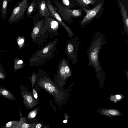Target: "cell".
Returning <instances> with one entry per match:
<instances>
[{
	"label": "cell",
	"instance_id": "cell-1",
	"mask_svg": "<svg viewBox=\"0 0 128 128\" xmlns=\"http://www.w3.org/2000/svg\"><path fill=\"white\" fill-rule=\"evenodd\" d=\"M106 43L104 34L97 32L92 38L87 52L89 60L88 67H93L99 76L104 72L100 64V52L101 48Z\"/></svg>",
	"mask_w": 128,
	"mask_h": 128
},
{
	"label": "cell",
	"instance_id": "cell-2",
	"mask_svg": "<svg viewBox=\"0 0 128 128\" xmlns=\"http://www.w3.org/2000/svg\"><path fill=\"white\" fill-rule=\"evenodd\" d=\"M58 38H55L52 42H48L41 48L40 49L33 54L29 60L30 66H42L50 60L54 58L57 51L56 45Z\"/></svg>",
	"mask_w": 128,
	"mask_h": 128
},
{
	"label": "cell",
	"instance_id": "cell-3",
	"mask_svg": "<svg viewBox=\"0 0 128 128\" xmlns=\"http://www.w3.org/2000/svg\"><path fill=\"white\" fill-rule=\"evenodd\" d=\"M38 84L51 94L57 103L60 104L65 100L66 94L48 78L46 77H40Z\"/></svg>",
	"mask_w": 128,
	"mask_h": 128
},
{
	"label": "cell",
	"instance_id": "cell-4",
	"mask_svg": "<svg viewBox=\"0 0 128 128\" xmlns=\"http://www.w3.org/2000/svg\"><path fill=\"white\" fill-rule=\"evenodd\" d=\"M55 8L60 16L64 22L68 24L73 22L72 18H77L82 15L80 10H73L64 5L58 0H53Z\"/></svg>",
	"mask_w": 128,
	"mask_h": 128
},
{
	"label": "cell",
	"instance_id": "cell-5",
	"mask_svg": "<svg viewBox=\"0 0 128 128\" xmlns=\"http://www.w3.org/2000/svg\"><path fill=\"white\" fill-rule=\"evenodd\" d=\"M45 22L44 18L39 20L34 25L31 32V36L32 43H36L40 48L44 46V42L48 38L49 35L45 33L42 29Z\"/></svg>",
	"mask_w": 128,
	"mask_h": 128
},
{
	"label": "cell",
	"instance_id": "cell-6",
	"mask_svg": "<svg viewBox=\"0 0 128 128\" xmlns=\"http://www.w3.org/2000/svg\"><path fill=\"white\" fill-rule=\"evenodd\" d=\"M80 42V39L77 36L68 40L66 43L65 51L67 56L74 65L76 64L78 49Z\"/></svg>",
	"mask_w": 128,
	"mask_h": 128
},
{
	"label": "cell",
	"instance_id": "cell-7",
	"mask_svg": "<svg viewBox=\"0 0 128 128\" xmlns=\"http://www.w3.org/2000/svg\"><path fill=\"white\" fill-rule=\"evenodd\" d=\"M50 14L53 18L57 21L61 26L64 29L68 34L70 39L72 38L74 34L71 28L62 20L56 10L55 7L52 4L51 0H45Z\"/></svg>",
	"mask_w": 128,
	"mask_h": 128
},
{
	"label": "cell",
	"instance_id": "cell-8",
	"mask_svg": "<svg viewBox=\"0 0 128 128\" xmlns=\"http://www.w3.org/2000/svg\"><path fill=\"white\" fill-rule=\"evenodd\" d=\"M29 0H22L18 2V6L15 8L10 17L8 22H15L22 19L24 17L25 13L30 4Z\"/></svg>",
	"mask_w": 128,
	"mask_h": 128
},
{
	"label": "cell",
	"instance_id": "cell-9",
	"mask_svg": "<svg viewBox=\"0 0 128 128\" xmlns=\"http://www.w3.org/2000/svg\"><path fill=\"white\" fill-rule=\"evenodd\" d=\"M45 24L43 28L48 32L51 38L53 36L56 37L59 35L58 32L59 24L58 22L52 17H45Z\"/></svg>",
	"mask_w": 128,
	"mask_h": 128
},
{
	"label": "cell",
	"instance_id": "cell-10",
	"mask_svg": "<svg viewBox=\"0 0 128 128\" xmlns=\"http://www.w3.org/2000/svg\"><path fill=\"white\" fill-rule=\"evenodd\" d=\"M102 6V4L100 3L94 8L90 10H88L86 9H84V10L86 12L87 14L80 24V26L82 27H83L90 23L98 14Z\"/></svg>",
	"mask_w": 128,
	"mask_h": 128
},
{
	"label": "cell",
	"instance_id": "cell-11",
	"mask_svg": "<svg viewBox=\"0 0 128 128\" xmlns=\"http://www.w3.org/2000/svg\"><path fill=\"white\" fill-rule=\"evenodd\" d=\"M66 59L64 58L59 62L57 75L58 83L60 87L63 86L65 84V64Z\"/></svg>",
	"mask_w": 128,
	"mask_h": 128
},
{
	"label": "cell",
	"instance_id": "cell-12",
	"mask_svg": "<svg viewBox=\"0 0 128 128\" xmlns=\"http://www.w3.org/2000/svg\"><path fill=\"white\" fill-rule=\"evenodd\" d=\"M38 12L42 17H51L45 0H37Z\"/></svg>",
	"mask_w": 128,
	"mask_h": 128
},
{
	"label": "cell",
	"instance_id": "cell-13",
	"mask_svg": "<svg viewBox=\"0 0 128 128\" xmlns=\"http://www.w3.org/2000/svg\"><path fill=\"white\" fill-rule=\"evenodd\" d=\"M119 4L120 11L123 18L124 33L128 36V17L126 9L123 3L120 1Z\"/></svg>",
	"mask_w": 128,
	"mask_h": 128
},
{
	"label": "cell",
	"instance_id": "cell-14",
	"mask_svg": "<svg viewBox=\"0 0 128 128\" xmlns=\"http://www.w3.org/2000/svg\"><path fill=\"white\" fill-rule=\"evenodd\" d=\"M23 96L24 104L28 108H32L38 104L37 102L31 94H26Z\"/></svg>",
	"mask_w": 128,
	"mask_h": 128
},
{
	"label": "cell",
	"instance_id": "cell-15",
	"mask_svg": "<svg viewBox=\"0 0 128 128\" xmlns=\"http://www.w3.org/2000/svg\"><path fill=\"white\" fill-rule=\"evenodd\" d=\"M0 95L12 101L16 100L14 96L10 92L1 87H0Z\"/></svg>",
	"mask_w": 128,
	"mask_h": 128
},
{
	"label": "cell",
	"instance_id": "cell-16",
	"mask_svg": "<svg viewBox=\"0 0 128 128\" xmlns=\"http://www.w3.org/2000/svg\"><path fill=\"white\" fill-rule=\"evenodd\" d=\"M37 8V0H33L30 4L27 12V16L28 18H30L32 16L33 14Z\"/></svg>",
	"mask_w": 128,
	"mask_h": 128
},
{
	"label": "cell",
	"instance_id": "cell-17",
	"mask_svg": "<svg viewBox=\"0 0 128 128\" xmlns=\"http://www.w3.org/2000/svg\"><path fill=\"white\" fill-rule=\"evenodd\" d=\"M95 1V0H73L72 3L76 2L82 6L86 7L89 4H94Z\"/></svg>",
	"mask_w": 128,
	"mask_h": 128
},
{
	"label": "cell",
	"instance_id": "cell-18",
	"mask_svg": "<svg viewBox=\"0 0 128 128\" xmlns=\"http://www.w3.org/2000/svg\"><path fill=\"white\" fill-rule=\"evenodd\" d=\"M65 80L66 81L69 77L72 75V71L70 64L68 61L66 60L65 64Z\"/></svg>",
	"mask_w": 128,
	"mask_h": 128
},
{
	"label": "cell",
	"instance_id": "cell-19",
	"mask_svg": "<svg viewBox=\"0 0 128 128\" xmlns=\"http://www.w3.org/2000/svg\"><path fill=\"white\" fill-rule=\"evenodd\" d=\"M8 0H3L1 13L2 17L4 20L7 14Z\"/></svg>",
	"mask_w": 128,
	"mask_h": 128
},
{
	"label": "cell",
	"instance_id": "cell-20",
	"mask_svg": "<svg viewBox=\"0 0 128 128\" xmlns=\"http://www.w3.org/2000/svg\"><path fill=\"white\" fill-rule=\"evenodd\" d=\"M103 114L110 116H117L120 115V113L117 111L115 110H105L102 112Z\"/></svg>",
	"mask_w": 128,
	"mask_h": 128
},
{
	"label": "cell",
	"instance_id": "cell-21",
	"mask_svg": "<svg viewBox=\"0 0 128 128\" xmlns=\"http://www.w3.org/2000/svg\"><path fill=\"white\" fill-rule=\"evenodd\" d=\"M18 123L19 121L17 120L10 121L8 122L6 126L7 128H18Z\"/></svg>",
	"mask_w": 128,
	"mask_h": 128
},
{
	"label": "cell",
	"instance_id": "cell-22",
	"mask_svg": "<svg viewBox=\"0 0 128 128\" xmlns=\"http://www.w3.org/2000/svg\"><path fill=\"white\" fill-rule=\"evenodd\" d=\"M64 5L71 8L75 7V6L72 4L69 0H60Z\"/></svg>",
	"mask_w": 128,
	"mask_h": 128
},
{
	"label": "cell",
	"instance_id": "cell-23",
	"mask_svg": "<svg viewBox=\"0 0 128 128\" xmlns=\"http://www.w3.org/2000/svg\"><path fill=\"white\" fill-rule=\"evenodd\" d=\"M15 64V69L18 70L22 68L24 66V63L22 60H19Z\"/></svg>",
	"mask_w": 128,
	"mask_h": 128
},
{
	"label": "cell",
	"instance_id": "cell-24",
	"mask_svg": "<svg viewBox=\"0 0 128 128\" xmlns=\"http://www.w3.org/2000/svg\"><path fill=\"white\" fill-rule=\"evenodd\" d=\"M20 39H18V45L20 48L23 46L24 42V40L23 38H19Z\"/></svg>",
	"mask_w": 128,
	"mask_h": 128
},
{
	"label": "cell",
	"instance_id": "cell-25",
	"mask_svg": "<svg viewBox=\"0 0 128 128\" xmlns=\"http://www.w3.org/2000/svg\"><path fill=\"white\" fill-rule=\"evenodd\" d=\"M37 76L35 74L34 70L32 77L31 82L32 84V88H33Z\"/></svg>",
	"mask_w": 128,
	"mask_h": 128
},
{
	"label": "cell",
	"instance_id": "cell-26",
	"mask_svg": "<svg viewBox=\"0 0 128 128\" xmlns=\"http://www.w3.org/2000/svg\"><path fill=\"white\" fill-rule=\"evenodd\" d=\"M37 111L36 110H34L30 112L29 114L28 118H34L36 115Z\"/></svg>",
	"mask_w": 128,
	"mask_h": 128
},
{
	"label": "cell",
	"instance_id": "cell-27",
	"mask_svg": "<svg viewBox=\"0 0 128 128\" xmlns=\"http://www.w3.org/2000/svg\"><path fill=\"white\" fill-rule=\"evenodd\" d=\"M33 96L34 98L36 99H37L38 97V95L37 92L34 89H33Z\"/></svg>",
	"mask_w": 128,
	"mask_h": 128
},
{
	"label": "cell",
	"instance_id": "cell-28",
	"mask_svg": "<svg viewBox=\"0 0 128 128\" xmlns=\"http://www.w3.org/2000/svg\"><path fill=\"white\" fill-rule=\"evenodd\" d=\"M42 127V124H38L36 126V128H40Z\"/></svg>",
	"mask_w": 128,
	"mask_h": 128
},
{
	"label": "cell",
	"instance_id": "cell-29",
	"mask_svg": "<svg viewBox=\"0 0 128 128\" xmlns=\"http://www.w3.org/2000/svg\"><path fill=\"white\" fill-rule=\"evenodd\" d=\"M5 78L4 75L0 73V78L2 79H4Z\"/></svg>",
	"mask_w": 128,
	"mask_h": 128
},
{
	"label": "cell",
	"instance_id": "cell-30",
	"mask_svg": "<svg viewBox=\"0 0 128 128\" xmlns=\"http://www.w3.org/2000/svg\"><path fill=\"white\" fill-rule=\"evenodd\" d=\"M116 97L118 100H120L121 98L120 96L119 95H116Z\"/></svg>",
	"mask_w": 128,
	"mask_h": 128
},
{
	"label": "cell",
	"instance_id": "cell-31",
	"mask_svg": "<svg viewBox=\"0 0 128 128\" xmlns=\"http://www.w3.org/2000/svg\"><path fill=\"white\" fill-rule=\"evenodd\" d=\"M67 120H64L63 121V122L64 123H66L67 122Z\"/></svg>",
	"mask_w": 128,
	"mask_h": 128
},
{
	"label": "cell",
	"instance_id": "cell-32",
	"mask_svg": "<svg viewBox=\"0 0 128 128\" xmlns=\"http://www.w3.org/2000/svg\"><path fill=\"white\" fill-rule=\"evenodd\" d=\"M71 2V3L72 4V1H73V0H69Z\"/></svg>",
	"mask_w": 128,
	"mask_h": 128
},
{
	"label": "cell",
	"instance_id": "cell-33",
	"mask_svg": "<svg viewBox=\"0 0 128 128\" xmlns=\"http://www.w3.org/2000/svg\"><path fill=\"white\" fill-rule=\"evenodd\" d=\"M1 3V0H0V4Z\"/></svg>",
	"mask_w": 128,
	"mask_h": 128
}]
</instances>
